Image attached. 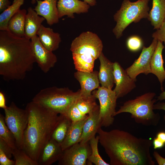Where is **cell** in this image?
Returning <instances> with one entry per match:
<instances>
[{
    "label": "cell",
    "mask_w": 165,
    "mask_h": 165,
    "mask_svg": "<svg viewBox=\"0 0 165 165\" xmlns=\"http://www.w3.org/2000/svg\"><path fill=\"white\" fill-rule=\"evenodd\" d=\"M97 133L99 142L111 165H154L150 153V139L138 138L126 131L115 129Z\"/></svg>",
    "instance_id": "cell-1"
},
{
    "label": "cell",
    "mask_w": 165,
    "mask_h": 165,
    "mask_svg": "<svg viewBox=\"0 0 165 165\" xmlns=\"http://www.w3.org/2000/svg\"><path fill=\"white\" fill-rule=\"evenodd\" d=\"M164 100H165V91H163L157 97V100L161 101Z\"/></svg>",
    "instance_id": "cell-44"
},
{
    "label": "cell",
    "mask_w": 165,
    "mask_h": 165,
    "mask_svg": "<svg viewBox=\"0 0 165 165\" xmlns=\"http://www.w3.org/2000/svg\"><path fill=\"white\" fill-rule=\"evenodd\" d=\"M100 62L98 77L101 86L112 89L114 84L113 63L108 60L102 52L98 58Z\"/></svg>",
    "instance_id": "cell-19"
},
{
    "label": "cell",
    "mask_w": 165,
    "mask_h": 165,
    "mask_svg": "<svg viewBox=\"0 0 165 165\" xmlns=\"http://www.w3.org/2000/svg\"><path fill=\"white\" fill-rule=\"evenodd\" d=\"M45 20L38 15L34 9L29 7L25 17V37L31 40L37 35L38 31Z\"/></svg>",
    "instance_id": "cell-22"
},
{
    "label": "cell",
    "mask_w": 165,
    "mask_h": 165,
    "mask_svg": "<svg viewBox=\"0 0 165 165\" xmlns=\"http://www.w3.org/2000/svg\"><path fill=\"white\" fill-rule=\"evenodd\" d=\"M37 5L34 9L37 14L44 17L50 25L58 23L57 7V0H36Z\"/></svg>",
    "instance_id": "cell-18"
},
{
    "label": "cell",
    "mask_w": 165,
    "mask_h": 165,
    "mask_svg": "<svg viewBox=\"0 0 165 165\" xmlns=\"http://www.w3.org/2000/svg\"><path fill=\"white\" fill-rule=\"evenodd\" d=\"M35 62L30 39L0 31V75L3 79H23Z\"/></svg>",
    "instance_id": "cell-2"
},
{
    "label": "cell",
    "mask_w": 165,
    "mask_h": 165,
    "mask_svg": "<svg viewBox=\"0 0 165 165\" xmlns=\"http://www.w3.org/2000/svg\"><path fill=\"white\" fill-rule=\"evenodd\" d=\"M0 149L10 159L13 156V149L2 139L0 138Z\"/></svg>",
    "instance_id": "cell-35"
},
{
    "label": "cell",
    "mask_w": 165,
    "mask_h": 165,
    "mask_svg": "<svg viewBox=\"0 0 165 165\" xmlns=\"http://www.w3.org/2000/svg\"><path fill=\"white\" fill-rule=\"evenodd\" d=\"M99 142L98 135L94 137L89 141V143L91 148V153L89 156L87 162V165H110L106 162L100 156L98 152V145Z\"/></svg>",
    "instance_id": "cell-29"
},
{
    "label": "cell",
    "mask_w": 165,
    "mask_h": 165,
    "mask_svg": "<svg viewBox=\"0 0 165 165\" xmlns=\"http://www.w3.org/2000/svg\"><path fill=\"white\" fill-rule=\"evenodd\" d=\"M24 0H14L12 4L0 14V30L7 31L8 23L24 4Z\"/></svg>",
    "instance_id": "cell-26"
},
{
    "label": "cell",
    "mask_w": 165,
    "mask_h": 165,
    "mask_svg": "<svg viewBox=\"0 0 165 165\" xmlns=\"http://www.w3.org/2000/svg\"><path fill=\"white\" fill-rule=\"evenodd\" d=\"M156 137L165 143V132H160L158 133Z\"/></svg>",
    "instance_id": "cell-42"
},
{
    "label": "cell",
    "mask_w": 165,
    "mask_h": 165,
    "mask_svg": "<svg viewBox=\"0 0 165 165\" xmlns=\"http://www.w3.org/2000/svg\"><path fill=\"white\" fill-rule=\"evenodd\" d=\"M0 138L13 150L17 148L15 137L6 125L5 116L1 114L0 115Z\"/></svg>",
    "instance_id": "cell-30"
},
{
    "label": "cell",
    "mask_w": 165,
    "mask_h": 165,
    "mask_svg": "<svg viewBox=\"0 0 165 165\" xmlns=\"http://www.w3.org/2000/svg\"><path fill=\"white\" fill-rule=\"evenodd\" d=\"M114 82L113 90L117 98L122 97L135 88V81L128 74L119 63H113Z\"/></svg>",
    "instance_id": "cell-13"
},
{
    "label": "cell",
    "mask_w": 165,
    "mask_h": 165,
    "mask_svg": "<svg viewBox=\"0 0 165 165\" xmlns=\"http://www.w3.org/2000/svg\"><path fill=\"white\" fill-rule=\"evenodd\" d=\"M99 106H98L91 113L84 123L82 128V135L79 142L86 143L95 135L102 127L99 116Z\"/></svg>",
    "instance_id": "cell-17"
},
{
    "label": "cell",
    "mask_w": 165,
    "mask_h": 165,
    "mask_svg": "<svg viewBox=\"0 0 165 165\" xmlns=\"http://www.w3.org/2000/svg\"><path fill=\"white\" fill-rule=\"evenodd\" d=\"M89 142L76 144L64 150L58 161L59 165H86L91 153Z\"/></svg>",
    "instance_id": "cell-10"
},
{
    "label": "cell",
    "mask_w": 165,
    "mask_h": 165,
    "mask_svg": "<svg viewBox=\"0 0 165 165\" xmlns=\"http://www.w3.org/2000/svg\"><path fill=\"white\" fill-rule=\"evenodd\" d=\"M97 89L93 91L92 94L99 101V116L102 126L107 127L114 122L118 98L111 89L101 86Z\"/></svg>",
    "instance_id": "cell-9"
},
{
    "label": "cell",
    "mask_w": 165,
    "mask_h": 165,
    "mask_svg": "<svg viewBox=\"0 0 165 165\" xmlns=\"http://www.w3.org/2000/svg\"><path fill=\"white\" fill-rule=\"evenodd\" d=\"M153 155L159 165H165V158L161 156L157 151H154Z\"/></svg>",
    "instance_id": "cell-37"
},
{
    "label": "cell",
    "mask_w": 165,
    "mask_h": 165,
    "mask_svg": "<svg viewBox=\"0 0 165 165\" xmlns=\"http://www.w3.org/2000/svg\"><path fill=\"white\" fill-rule=\"evenodd\" d=\"M75 102L70 106L64 115L68 117L72 122L81 121L88 116V115L84 116L82 113L78 108Z\"/></svg>",
    "instance_id": "cell-32"
},
{
    "label": "cell",
    "mask_w": 165,
    "mask_h": 165,
    "mask_svg": "<svg viewBox=\"0 0 165 165\" xmlns=\"http://www.w3.org/2000/svg\"><path fill=\"white\" fill-rule=\"evenodd\" d=\"M15 161L8 157L0 149V165H15Z\"/></svg>",
    "instance_id": "cell-36"
},
{
    "label": "cell",
    "mask_w": 165,
    "mask_h": 165,
    "mask_svg": "<svg viewBox=\"0 0 165 165\" xmlns=\"http://www.w3.org/2000/svg\"><path fill=\"white\" fill-rule=\"evenodd\" d=\"M64 150L61 145L51 138L44 146L37 161L38 165H50L58 161Z\"/></svg>",
    "instance_id": "cell-16"
},
{
    "label": "cell",
    "mask_w": 165,
    "mask_h": 165,
    "mask_svg": "<svg viewBox=\"0 0 165 165\" xmlns=\"http://www.w3.org/2000/svg\"><path fill=\"white\" fill-rule=\"evenodd\" d=\"M13 156L15 165H38L37 162L31 159L22 149L16 148L13 150Z\"/></svg>",
    "instance_id": "cell-31"
},
{
    "label": "cell",
    "mask_w": 165,
    "mask_h": 165,
    "mask_svg": "<svg viewBox=\"0 0 165 165\" xmlns=\"http://www.w3.org/2000/svg\"><path fill=\"white\" fill-rule=\"evenodd\" d=\"M83 1L88 4L90 6H94L97 3L96 0H83Z\"/></svg>",
    "instance_id": "cell-43"
},
{
    "label": "cell",
    "mask_w": 165,
    "mask_h": 165,
    "mask_svg": "<svg viewBox=\"0 0 165 165\" xmlns=\"http://www.w3.org/2000/svg\"><path fill=\"white\" fill-rule=\"evenodd\" d=\"M6 105V99L4 93L2 91H0V108L5 109L7 107Z\"/></svg>",
    "instance_id": "cell-40"
},
{
    "label": "cell",
    "mask_w": 165,
    "mask_h": 165,
    "mask_svg": "<svg viewBox=\"0 0 165 165\" xmlns=\"http://www.w3.org/2000/svg\"><path fill=\"white\" fill-rule=\"evenodd\" d=\"M158 40L153 38L150 46H144L139 57L126 70L129 76L135 81L139 74L143 73L146 75L151 73L150 62L152 55L156 47Z\"/></svg>",
    "instance_id": "cell-11"
},
{
    "label": "cell",
    "mask_w": 165,
    "mask_h": 165,
    "mask_svg": "<svg viewBox=\"0 0 165 165\" xmlns=\"http://www.w3.org/2000/svg\"><path fill=\"white\" fill-rule=\"evenodd\" d=\"M152 4L147 18L154 29L157 30L160 28L165 18V0H152Z\"/></svg>",
    "instance_id": "cell-24"
},
{
    "label": "cell",
    "mask_w": 165,
    "mask_h": 165,
    "mask_svg": "<svg viewBox=\"0 0 165 165\" xmlns=\"http://www.w3.org/2000/svg\"><path fill=\"white\" fill-rule=\"evenodd\" d=\"M163 42L158 40V43L152 55L150 62L151 73L157 78L161 85V89L163 91V83L165 79V70L162 57V52L164 48Z\"/></svg>",
    "instance_id": "cell-20"
},
{
    "label": "cell",
    "mask_w": 165,
    "mask_h": 165,
    "mask_svg": "<svg viewBox=\"0 0 165 165\" xmlns=\"http://www.w3.org/2000/svg\"><path fill=\"white\" fill-rule=\"evenodd\" d=\"M150 0H138L134 2L129 0L123 1L119 9L114 16L116 24L112 31L117 38L122 35L123 31L131 23H137L142 18H147Z\"/></svg>",
    "instance_id": "cell-7"
},
{
    "label": "cell",
    "mask_w": 165,
    "mask_h": 165,
    "mask_svg": "<svg viewBox=\"0 0 165 165\" xmlns=\"http://www.w3.org/2000/svg\"><path fill=\"white\" fill-rule=\"evenodd\" d=\"M32 51L35 62L44 73H47L55 65L57 58L53 52L45 48L37 35L31 39Z\"/></svg>",
    "instance_id": "cell-12"
},
{
    "label": "cell",
    "mask_w": 165,
    "mask_h": 165,
    "mask_svg": "<svg viewBox=\"0 0 165 165\" xmlns=\"http://www.w3.org/2000/svg\"><path fill=\"white\" fill-rule=\"evenodd\" d=\"M61 115L60 120L53 132L51 138L61 145L66 136L72 122L67 116Z\"/></svg>",
    "instance_id": "cell-27"
},
{
    "label": "cell",
    "mask_w": 165,
    "mask_h": 165,
    "mask_svg": "<svg viewBox=\"0 0 165 165\" xmlns=\"http://www.w3.org/2000/svg\"><path fill=\"white\" fill-rule=\"evenodd\" d=\"M87 117L80 121L72 122L66 136L61 144L63 150L79 142L83 126Z\"/></svg>",
    "instance_id": "cell-23"
},
{
    "label": "cell",
    "mask_w": 165,
    "mask_h": 165,
    "mask_svg": "<svg viewBox=\"0 0 165 165\" xmlns=\"http://www.w3.org/2000/svg\"><path fill=\"white\" fill-rule=\"evenodd\" d=\"M98 75V72L96 71L90 72L77 71L75 72L74 77L80 85L81 95H90L100 86Z\"/></svg>",
    "instance_id": "cell-15"
},
{
    "label": "cell",
    "mask_w": 165,
    "mask_h": 165,
    "mask_svg": "<svg viewBox=\"0 0 165 165\" xmlns=\"http://www.w3.org/2000/svg\"><path fill=\"white\" fill-rule=\"evenodd\" d=\"M27 11L20 9L9 21L7 31L20 37H25V24Z\"/></svg>",
    "instance_id": "cell-25"
},
{
    "label": "cell",
    "mask_w": 165,
    "mask_h": 165,
    "mask_svg": "<svg viewBox=\"0 0 165 165\" xmlns=\"http://www.w3.org/2000/svg\"><path fill=\"white\" fill-rule=\"evenodd\" d=\"M80 95V90L74 92L68 87H47L40 90L32 101L59 114L65 115Z\"/></svg>",
    "instance_id": "cell-5"
},
{
    "label": "cell",
    "mask_w": 165,
    "mask_h": 165,
    "mask_svg": "<svg viewBox=\"0 0 165 165\" xmlns=\"http://www.w3.org/2000/svg\"><path fill=\"white\" fill-rule=\"evenodd\" d=\"M4 110L6 124L15 137L17 148L22 149L24 133L28 121L27 112L18 107L13 101Z\"/></svg>",
    "instance_id": "cell-8"
},
{
    "label": "cell",
    "mask_w": 165,
    "mask_h": 165,
    "mask_svg": "<svg viewBox=\"0 0 165 165\" xmlns=\"http://www.w3.org/2000/svg\"><path fill=\"white\" fill-rule=\"evenodd\" d=\"M152 37L163 42L165 45V18L160 28L153 33Z\"/></svg>",
    "instance_id": "cell-34"
},
{
    "label": "cell",
    "mask_w": 165,
    "mask_h": 165,
    "mask_svg": "<svg viewBox=\"0 0 165 165\" xmlns=\"http://www.w3.org/2000/svg\"><path fill=\"white\" fill-rule=\"evenodd\" d=\"M154 109H161L165 111V103L164 102H158L154 105ZM165 120V116H164Z\"/></svg>",
    "instance_id": "cell-41"
},
{
    "label": "cell",
    "mask_w": 165,
    "mask_h": 165,
    "mask_svg": "<svg viewBox=\"0 0 165 165\" xmlns=\"http://www.w3.org/2000/svg\"><path fill=\"white\" fill-rule=\"evenodd\" d=\"M142 44L141 38L137 36H133L130 37L127 42L128 48L133 52L137 51L140 50Z\"/></svg>",
    "instance_id": "cell-33"
},
{
    "label": "cell",
    "mask_w": 165,
    "mask_h": 165,
    "mask_svg": "<svg viewBox=\"0 0 165 165\" xmlns=\"http://www.w3.org/2000/svg\"><path fill=\"white\" fill-rule=\"evenodd\" d=\"M102 41L98 35L90 31L82 33L72 41V52L75 69L79 71H93L94 62L102 52Z\"/></svg>",
    "instance_id": "cell-4"
},
{
    "label": "cell",
    "mask_w": 165,
    "mask_h": 165,
    "mask_svg": "<svg viewBox=\"0 0 165 165\" xmlns=\"http://www.w3.org/2000/svg\"><path fill=\"white\" fill-rule=\"evenodd\" d=\"M25 109L28 113V121L24 133L22 149L37 162L61 116L33 101L27 104Z\"/></svg>",
    "instance_id": "cell-3"
},
{
    "label": "cell",
    "mask_w": 165,
    "mask_h": 165,
    "mask_svg": "<svg viewBox=\"0 0 165 165\" xmlns=\"http://www.w3.org/2000/svg\"><path fill=\"white\" fill-rule=\"evenodd\" d=\"M156 95L155 93L148 92L126 101L116 112L115 116L123 112L129 113L137 123L146 126L156 125L157 115L153 111L157 101L154 98Z\"/></svg>",
    "instance_id": "cell-6"
},
{
    "label": "cell",
    "mask_w": 165,
    "mask_h": 165,
    "mask_svg": "<svg viewBox=\"0 0 165 165\" xmlns=\"http://www.w3.org/2000/svg\"><path fill=\"white\" fill-rule=\"evenodd\" d=\"M90 6L84 1L79 0H58L57 2L59 19L65 16L74 18V13H87Z\"/></svg>",
    "instance_id": "cell-14"
},
{
    "label": "cell",
    "mask_w": 165,
    "mask_h": 165,
    "mask_svg": "<svg viewBox=\"0 0 165 165\" xmlns=\"http://www.w3.org/2000/svg\"><path fill=\"white\" fill-rule=\"evenodd\" d=\"M96 98L92 94L88 96L80 95L77 99L75 103L79 109L84 116L88 115L98 106Z\"/></svg>",
    "instance_id": "cell-28"
},
{
    "label": "cell",
    "mask_w": 165,
    "mask_h": 165,
    "mask_svg": "<svg viewBox=\"0 0 165 165\" xmlns=\"http://www.w3.org/2000/svg\"><path fill=\"white\" fill-rule=\"evenodd\" d=\"M37 35L42 44L49 50L53 52L59 48L61 42L60 35L52 28L41 24Z\"/></svg>",
    "instance_id": "cell-21"
},
{
    "label": "cell",
    "mask_w": 165,
    "mask_h": 165,
    "mask_svg": "<svg viewBox=\"0 0 165 165\" xmlns=\"http://www.w3.org/2000/svg\"><path fill=\"white\" fill-rule=\"evenodd\" d=\"M9 0H0V11H3L10 5Z\"/></svg>",
    "instance_id": "cell-39"
},
{
    "label": "cell",
    "mask_w": 165,
    "mask_h": 165,
    "mask_svg": "<svg viewBox=\"0 0 165 165\" xmlns=\"http://www.w3.org/2000/svg\"><path fill=\"white\" fill-rule=\"evenodd\" d=\"M152 143L154 149L162 148L164 146L165 144V143L159 139L157 137L154 138Z\"/></svg>",
    "instance_id": "cell-38"
}]
</instances>
